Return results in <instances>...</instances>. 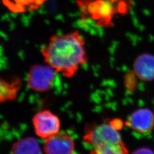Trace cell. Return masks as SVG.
I'll use <instances>...</instances> for the list:
<instances>
[{
    "mask_svg": "<svg viewBox=\"0 0 154 154\" xmlns=\"http://www.w3.org/2000/svg\"><path fill=\"white\" fill-rule=\"evenodd\" d=\"M42 54L46 63L67 78L73 77L88 61L85 42L78 31L51 37Z\"/></svg>",
    "mask_w": 154,
    "mask_h": 154,
    "instance_id": "obj_1",
    "label": "cell"
},
{
    "mask_svg": "<svg viewBox=\"0 0 154 154\" xmlns=\"http://www.w3.org/2000/svg\"><path fill=\"white\" fill-rule=\"evenodd\" d=\"M131 0H77L83 23L99 28L114 25L115 16L128 11Z\"/></svg>",
    "mask_w": 154,
    "mask_h": 154,
    "instance_id": "obj_2",
    "label": "cell"
},
{
    "mask_svg": "<svg viewBox=\"0 0 154 154\" xmlns=\"http://www.w3.org/2000/svg\"><path fill=\"white\" fill-rule=\"evenodd\" d=\"M83 140L93 147L90 154H128L119 130L110 122L88 127Z\"/></svg>",
    "mask_w": 154,
    "mask_h": 154,
    "instance_id": "obj_3",
    "label": "cell"
},
{
    "mask_svg": "<svg viewBox=\"0 0 154 154\" xmlns=\"http://www.w3.org/2000/svg\"><path fill=\"white\" fill-rule=\"evenodd\" d=\"M56 73L54 69L48 65L32 66L28 72V87L37 92L47 91L54 85Z\"/></svg>",
    "mask_w": 154,
    "mask_h": 154,
    "instance_id": "obj_4",
    "label": "cell"
},
{
    "mask_svg": "<svg viewBox=\"0 0 154 154\" xmlns=\"http://www.w3.org/2000/svg\"><path fill=\"white\" fill-rule=\"evenodd\" d=\"M32 121L34 131L39 138L46 139L60 132V120L49 110H43L37 113Z\"/></svg>",
    "mask_w": 154,
    "mask_h": 154,
    "instance_id": "obj_5",
    "label": "cell"
},
{
    "mask_svg": "<svg viewBox=\"0 0 154 154\" xmlns=\"http://www.w3.org/2000/svg\"><path fill=\"white\" fill-rule=\"evenodd\" d=\"M74 150V142L66 133L58 132L45 139L44 145L45 154H73Z\"/></svg>",
    "mask_w": 154,
    "mask_h": 154,
    "instance_id": "obj_6",
    "label": "cell"
},
{
    "mask_svg": "<svg viewBox=\"0 0 154 154\" xmlns=\"http://www.w3.org/2000/svg\"><path fill=\"white\" fill-rule=\"evenodd\" d=\"M127 125L140 134H147L154 128V113L147 108L134 111L127 121Z\"/></svg>",
    "mask_w": 154,
    "mask_h": 154,
    "instance_id": "obj_7",
    "label": "cell"
},
{
    "mask_svg": "<svg viewBox=\"0 0 154 154\" xmlns=\"http://www.w3.org/2000/svg\"><path fill=\"white\" fill-rule=\"evenodd\" d=\"M134 70L140 80L149 81L154 79V56L148 54L139 56L134 62Z\"/></svg>",
    "mask_w": 154,
    "mask_h": 154,
    "instance_id": "obj_8",
    "label": "cell"
},
{
    "mask_svg": "<svg viewBox=\"0 0 154 154\" xmlns=\"http://www.w3.org/2000/svg\"><path fill=\"white\" fill-rule=\"evenodd\" d=\"M48 0H2L9 11L14 13H22L36 11Z\"/></svg>",
    "mask_w": 154,
    "mask_h": 154,
    "instance_id": "obj_9",
    "label": "cell"
},
{
    "mask_svg": "<svg viewBox=\"0 0 154 154\" xmlns=\"http://www.w3.org/2000/svg\"><path fill=\"white\" fill-rule=\"evenodd\" d=\"M11 154H42L37 140L32 137L17 140L11 147Z\"/></svg>",
    "mask_w": 154,
    "mask_h": 154,
    "instance_id": "obj_10",
    "label": "cell"
},
{
    "mask_svg": "<svg viewBox=\"0 0 154 154\" xmlns=\"http://www.w3.org/2000/svg\"><path fill=\"white\" fill-rule=\"evenodd\" d=\"M21 86V80L15 78L11 81L8 82L4 79L1 80V102L13 100L16 98L17 92Z\"/></svg>",
    "mask_w": 154,
    "mask_h": 154,
    "instance_id": "obj_11",
    "label": "cell"
},
{
    "mask_svg": "<svg viewBox=\"0 0 154 154\" xmlns=\"http://www.w3.org/2000/svg\"><path fill=\"white\" fill-rule=\"evenodd\" d=\"M132 154H154V152L151 149L143 147L136 149Z\"/></svg>",
    "mask_w": 154,
    "mask_h": 154,
    "instance_id": "obj_12",
    "label": "cell"
},
{
    "mask_svg": "<svg viewBox=\"0 0 154 154\" xmlns=\"http://www.w3.org/2000/svg\"><path fill=\"white\" fill-rule=\"evenodd\" d=\"M109 122L112 126L114 127V128H116V129H117L118 130H119L123 126L122 122L119 119H114Z\"/></svg>",
    "mask_w": 154,
    "mask_h": 154,
    "instance_id": "obj_13",
    "label": "cell"
}]
</instances>
